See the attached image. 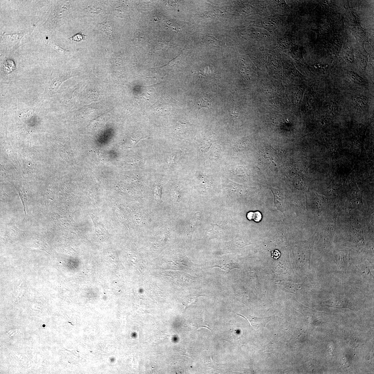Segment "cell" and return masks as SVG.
Instances as JSON below:
<instances>
[{"label": "cell", "instance_id": "cell-9", "mask_svg": "<svg viewBox=\"0 0 374 374\" xmlns=\"http://www.w3.org/2000/svg\"><path fill=\"white\" fill-rule=\"evenodd\" d=\"M84 35L82 34L78 33L70 38V40L79 41L84 39Z\"/></svg>", "mask_w": 374, "mask_h": 374}, {"label": "cell", "instance_id": "cell-11", "mask_svg": "<svg viewBox=\"0 0 374 374\" xmlns=\"http://www.w3.org/2000/svg\"><path fill=\"white\" fill-rule=\"evenodd\" d=\"M280 251L278 250H276L272 252V257L274 259H278L280 257Z\"/></svg>", "mask_w": 374, "mask_h": 374}, {"label": "cell", "instance_id": "cell-7", "mask_svg": "<svg viewBox=\"0 0 374 374\" xmlns=\"http://www.w3.org/2000/svg\"><path fill=\"white\" fill-rule=\"evenodd\" d=\"M4 66L7 70V72L10 70V72L13 69L14 67V64L13 61L11 60H8L5 62Z\"/></svg>", "mask_w": 374, "mask_h": 374}, {"label": "cell", "instance_id": "cell-2", "mask_svg": "<svg viewBox=\"0 0 374 374\" xmlns=\"http://www.w3.org/2000/svg\"><path fill=\"white\" fill-rule=\"evenodd\" d=\"M218 267L229 273L234 268H239L235 261L229 259H222L215 262L213 267Z\"/></svg>", "mask_w": 374, "mask_h": 374}, {"label": "cell", "instance_id": "cell-5", "mask_svg": "<svg viewBox=\"0 0 374 374\" xmlns=\"http://www.w3.org/2000/svg\"><path fill=\"white\" fill-rule=\"evenodd\" d=\"M247 217L249 220H254L257 222H259L262 218V214L259 211L249 212L247 214Z\"/></svg>", "mask_w": 374, "mask_h": 374}, {"label": "cell", "instance_id": "cell-6", "mask_svg": "<svg viewBox=\"0 0 374 374\" xmlns=\"http://www.w3.org/2000/svg\"><path fill=\"white\" fill-rule=\"evenodd\" d=\"M207 41L208 44L214 45V46L216 47H220L222 45V42L217 40L213 36H208L207 39Z\"/></svg>", "mask_w": 374, "mask_h": 374}, {"label": "cell", "instance_id": "cell-3", "mask_svg": "<svg viewBox=\"0 0 374 374\" xmlns=\"http://www.w3.org/2000/svg\"><path fill=\"white\" fill-rule=\"evenodd\" d=\"M197 104L199 111L201 108H205L210 109L211 107V102L207 98L201 97L198 98L197 101Z\"/></svg>", "mask_w": 374, "mask_h": 374}, {"label": "cell", "instance_id": "cell-1", "mask_svg": "<svg viewBox=\"0 0 374 374\" xmlns=\"http://www.w3.org/2000/svg\"><path fill=\"white\" fill-rule=\"evenodd\" d=\"M274 196V206L283 212L287 210V205L284 195L280 190L271 188H270Z\"/></svg>", "mask_w": 374, "mask_h": 374}, {"label": "cell", "instance_id": "cell-8", "mask_svg": "<svg viewBox=\"0 0 374 374\" xmlns=\"http://www.w3.org/2000/svg\"><path fill=\"white\" fill-rule=\"evenodd\" d=\"M239 112L237 108L235 107H234L232 108L230 112V115L232 119L235 120L238 117Z\"/></svg>", "mask_w": 374, "mask_h": 374}, {"label": "cell", "instance_id": "cell-10", "mask_svg": "<svg viewBox=\"0 0 374 374\" xmlns=\"http://www.w3.org/2000/svg\"><path fill=\"white\" fill-rule=\"evenodd\" d=\"M328 113H333L335 112L336 109V106L334 104H331L328 106Z\"/></svg>", "mask_w": 374, "mask_h": 374}, {"label": "cell", "instance_id": "cell-4", "mask_svg": "<svg viewBox=\"0 0 374 374\" xmlns=\"http://www.w3.org/2000/svg\"><path fill=\"white\" fill-rule=\"evenodd\" d=\"M353 100L354 104L358 108H364L367 103V98L364 96H356Z\"/></svg>", "mask_w": 374, "mask_h": 374}]
</instances>
